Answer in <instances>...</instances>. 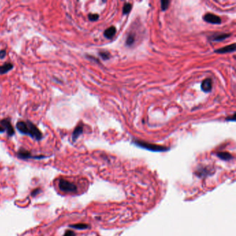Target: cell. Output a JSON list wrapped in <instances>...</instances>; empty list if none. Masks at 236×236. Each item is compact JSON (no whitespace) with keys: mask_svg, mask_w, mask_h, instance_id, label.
<instances>
[{"mask_svg":"<svg viewBox=\"0 0 236 236\" xmlns=\"http://www.w3.org/2000/svg\"><path fill=\"white\" fill-rule=\"evenodd\" d=\"M16 128L21 134L28 135L36 141H40L43 138L41 131L31 121H19L16 123Z\"/></svg>","mask_w":236,"mask_h":236,"instance_id":"obj_1","label":"cell"},{"mask_svg":"<svg viewBox=\"0 0 236 236\" xmlns=\"http://www.w3.org/2000/svg\"><path fill=\"white\" fill-rule=\"evenodd\" d=\"M133 142H134V144L136 145H137V146L142 147V148L150 150V151L166 152V151H168V150H169L168 147H167L162 146V145H156V144H150V143L143 141L134 140Z\"/></svg>","mask_w":236,"mask_h":236,"instance_id":"obj_2","label":"cell"},{"mask_svg":"<svg viewBox=\"0 0 236 236\" xmlns=\"http://www.w3.org/2000/svg\"><path fill=\"white\" fill-rule=\"evenodd\" d=\"M58 187L61 191L64 192H76L77 191V186L70 181L62 179L58 182Z\"/></svg>","mask_w":236,"mask_h":236,"instance_id":"obj_3","label":"cell"},{"mask_svg":"<svg viewBox=\"0 0 236 236\" xmlns=\"http://www.w3.org/2000/svg\"><path fill=\"white\" fill-rule=\"evenodd\" d=\"M0 125L4 128L5 131H6L7 134L9 137H13L15 134V130L12 125L10 118H4L0 121Z\"/></svg>","mask_w":236,"mask_h":236,"instance_id":"obj_4","label":"cell"},{"mask_svg":"<svg viewBox=\"0 0 236 236\" xmlns=\"http://www.w3.org/2000/svg\"><path fill=\"white\" fill-rule=\"evenodd\" d=\"M19 158L21 159H42L44 158V156H32L31 153L28 150L25 149H20L19 150L18 154H17Z\"/></svg>","mask_w":236,"mask_h":236,"instance_id":"obj_5","label":"cell"},{"mask_svg":"<svg viewBox=\"0 0 236 236\" xmlns=\"http://www.w3.org/2000/svg\"><path fill=\"white\" fill-rule=\"evenodd\" d=\"M204 20L206 22L214 24H220L221 23V18L220 17L214 15L213 13H207L204 16Z\"/></svg>","mask_w":236,"mask_h":236,"instance_id":"obj_6","label":"cell"},{"mask_svg":"<svg viewBox=\"0 0 236 236\" xmlns=\"http://www.w3.org/2000/svg\"><path fill=\"white\" fill-rule=\"evenodd\" d=\"M201 88L204 92H210L212 89V80L211 78H206L202 81Z\"/></svg>","mask_w":236,"mask_h":236,"instance_id":"obj_7","label":"cell"},{"mask_svg":"<svg viewBox=\"0 0 236 236\" xmlns=\"http://www.w3.org/2000/svg\"><path fill=\"white\" fill-rule=\"evenodd\" d=\"M235 50V44L233 43L232 44L228 45L222 48L218 49L215 50V53H230V52H233Z\"/></svg>","mask_w":236,"mask_h":236,"instance_id":"obj_8","label":"cell"},{"mask_svg":"<svg viewBox=\"0 0 236 236\" xmlns=\"http://www.w3.org/2000/svg\"><path fill=\"white\" fill-rule=\"evenodd\" d=\"M83 132V126L82 125H79L76 127L73 132L72 133V137H71V139H72L73 142L76 141V140L78 139V137L82 134Z\"/></svg>","mask_w":236,"mask_h":236,"instance_id":"obj_9","label":"cell"},{"mask_svg":"<svg viewBox=\"0 0 236 236\" xmlns=\"http://www.w3.org/2000/svg\"><path fill=\"white\" fill-rule=\"evenodd\" d=\"M13 69V64L11 63H6L3 65L0 66V74L3 75L8 73Z\"/></svg>","mask_w":236,"mask_h":236,"instance_id":"obj_10","label":"cell"},{"mask_svg":"<svg viewBox=\"0 0 236 236\" xmlns=\"http://www.w3.org/2000/svg\"><path fill=\"white\" fill-rule=\"evenodd\" d=\"M231 34H228V33H223V34H218V35H213L210 37V39L213 41L215 42H220V41H222V40L226 39L228 37H230Z\"/></svg>","mask_w":236,"mask_h":236,"instance_id":"obj_11","label":"cell"},{"mask_svg":"<svg viewBox=\"0 0 236 236\" xmlns=\"http://www.w3.org/2000/svg\"><path fill=\"white\" fill-rule=\"evenodd\" d=\"M116 28L114 27H111L108 28H107V29L105 31L104 36L107 38H108V39H111V38H112L114 36V35L116 34Z\"/></svg>","mask_w":236,"mask_h":236,"instance_id":"obj_12","label":"cell"},{"mask_svg":"<svg viewBox=\"0 0 236 236\" xmlns=\"http://www.w3.org/2000/svg\"><path fill=\"white\" fill-rule=\"evenodd\" d=\"M217 156H218L220 159H221V160H224V161L231 160V159L233 158L232 155L228 153V152H218V153H217Z\"/></svg>","mask_w":236,"mask_h":236,"instance_id":"obj_13","label":"cell"},{"mask_svg":"<svg viewBox=\"0 0 236 236\" xmlns=\"http://www.w3.org/2000/svg\"><path fill=\"white\" fill-rule=\"evenodd\" d=\"M134 40H135V37H134V35L133 34H129V35L127 37V40H126V45L127 46H131V45L133 44V43L134 42Z\"/></svg>","mask_w":236,"mask_h":236,"instance_id":"obj_14","label":"cell"},{"mask_svg":"<svg viewBox=\"0 0 236 236\" xmlns=\"http://www.w3.org/2000/svg\"><path fill=\"white\" fill-rule=\"evenodd\" d=\"M70 226L73 228H76V229H86L89 227V226L86 224H76V225H70Z\"/></svg>","mask_w":236,"mask_h":236,"instance_id":"obj_15","label":"cell"},{"mask_svg":"<svg viewBox=\"0 0 236 236\" xmlns=\"http://www.w3.org/2000/svg\"><path fill=\"white\" fill-rule=\"evenodd\" d=\"M131 9H132V4L130 3H125L124 4L123 8V14H128L130 12Z\"/></svg>","mask_w":236,"mask_h":236,"instance_id":"obj_16","label":"cell"},{"mask_svg":"<svg viewBox=\"0 0 236 236\" xmlns=\"http://www.w3.org/2000/svg\"><path fill=\"white\" fill-rule=\"evenodd\" d=\"M169 4H170V2L169 1H167V0H162L161 2V6L162 10L166 11V9L168 8Z\"/></svg>","mask_w":236,"mask_h":236,"instance_id":"obj_17","label":"cell"},{"mask_svg":"<svg viewBox=\"0 0 236 236\" xmlns=\"http://www.w3.org/2000/svg\"><path fill=\"white\" fill-rule=\"evenodd\" d=\"M99 56H101L104 60H108L109 58V53L107 51H100Z\"/></svg>","mask_w":236,"mask_h":236,"instance_id":"obj_18","label":"cell"},{"mask_svg":"<svg viewBox=\"0 0 236 236\" xmlns=\"http://www.w3.org/2000/svg\"><path fill=\"white\" fill-rule=\"evenodd\" d=\"M88 18H89V20L92 21H95L99 20V15L98 14H93L91 13L88 15Z\"/></svg>","mask_w":236,"mask_h":236,"instance_id":"obj_19","label":"cell"},{"mask_svg":"<svg viewBox=\"0 0 236 236\" xmlns=\"http://www.w3.org/2000/svg\"><path fill=\"white\" fill-rule=\"evenodd\" d=\"M75 235H76L75 233L73 232V231L68 230V231H66L65 233H64L63 236H75Z\"/></svg>","mask_w":236,"mask_h":236,"instance_id":"obj_20","label":"cell"},{"mask_svg":"<svg viewBox=\"0 0 236 236\" xmlns=\"http://www.w3.org/2000/svg\"><path fill=\"white\" fill-rule=\"evenodd\" d=\"M6 56V50H1V51H0V59L5 58Z\"/></svg>","mask_w":236,"mask_h":236,"instance_id":"obj_21","label":"cell"},{"mask_svg":"<svg viewBox=\"0 0 236 236\" xmlns=\"http://www.w3.org/2000/svg\"><path fill=\"white\" fill-rule=\"evenodd\" d=\"M226 121H235V114H233V116H229V117L226 118Z\"/></svg>","mask_w":236,"mask_h":236,"instance_id":"obj_22","label":"cell"},{"mask_svg":"<svg viewBox=\"0 0 236 236\" xmlns=\"http://www.w3.org/2000/svg\"><path fill=\"white\" fill-rule=\"evenodd\" d=\"M38 190H39V189H36V190H35L33 192V193H32V195H33V196H35V195H36L37 193L39 192V191H38Z\"/></svg>","mask_w":236,"mask_h":236,"instance_id":"obj_23","label":"cell"},{"mask_svg":"<svg viewBox=\"0 0 236 236\" xmlns=\"http://www.w3.org/2000/svg\"><path fill=\"white\" fill-rule=\"evenodd\" d=\"M5 132V130H4V128L2 127V125H0V133H3Z\"/></svg>","mask_w":236,"mask_h":236,"instance_id":"obj_24","label":"cell"}]
</instances>
